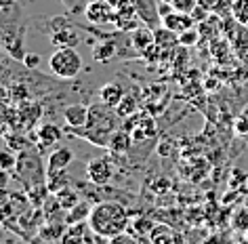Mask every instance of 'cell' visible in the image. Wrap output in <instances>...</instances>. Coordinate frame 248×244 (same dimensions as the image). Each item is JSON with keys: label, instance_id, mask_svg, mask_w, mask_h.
<instances>
[{"label": "cell", "instance_id": "1", "mask_svg": "<svg viewBox=\"0 0 248 244\" xmlns=\"http://www.w3.org/2000/svg\"><path fill=\"white\" fill-rule=\"evenodd\" d=\"M23 38H26V15L17 0H11L0 9V45L11 57L23 61Z\"/></svg>", "mask_w": 248, "mask_h": 244}, {"label": "cell", "instance_id": "2", "mask_svg": "<svg viewBox=\"0 0 248 244\" xmlns=\"http://www.w3.org/2000/svg\"><path fill=\"white\" fill-rule=\"evenodd\" d=\"M89 228L93 234L101 236V238H111L128 231V212L124 211V206H120L118 202H99L91 209L89 215Z\"/></svg>", "mask_w": 248, "mask_h": 244}, {"label": "cell", "instance_id": "3", "mask_svg": "<svg viewBox=\"0 0 248 244\" xmlns=\"http://www.w3.org/2000/svg\"><path fill=\"white\" fill-rule=\"evenodd\" d=\"M118 122H120V116L114 108H108V105H91V114H89V122L84 124L82 129H74L70 133H76L82 139H89V143H95V146L108 147L109 146V137L118 130Z\"/></svg>", "mask_w": 248, "mask_h": 244}, {"label": "cell", "instance_id": "4", "mask_svg": "<svg viewBox=\"0 0 248 244\" xmlns=\"http://www.w3.org/2000/svg\"><path fill=\"white\" fill-rule=\"evenodd\" d=\"M15 177L21 181L23 187L30 190L34 185L46 183V171L40 162V152L36 149V146L23 147L19 154H17V166H15Z\"/></svg>", "mask_w": 248, "mask_h": 244}, {"label": "cell", "instance_id": "5", "mask_svg": "<svg viewBox=\"0 0 248 244\" xmlns=\"http://www.w3.org/2000/svg\"><path fill=\"white\" fill-rule=\"evenodd\" d=\"M53 76L59 80H74L82 72V57L76 49H55L48 59Z\"/></svg>", "mask_w": 248, "mask_h": 244}, {"label": "cell", "instance_id": "6", "mask_svg": "<svg viewBox=\"0 0 248 244\" xmlns=\"http://www.w3.org/2000/svg\"><path fill=\"white\" fill-rule=\"evenodd\" d=\"M30 200L21 192H0V223L13 225L30 209Z\"/></svg>", "mask_w": 248, "mask_h": 244}, {"label": "cell", "instance_id": "7", "mask_svg": "<svg viewBox=\"0 0 248 244\" xmlns=\"http://www.w3.org/2000/svg\"><path fill=\"white\" fill-rule=\"evenodd\" d=\"M51 42L55 49H76L80 42L78 32L70 26L67 17H55L51 26Z\"/></svg>", "mask_w": 248, "mask_h": 244}, {"label": "cell", "instance_id": "8", "mask_svg": "<svg viewBox=\"0 0 248 244\" xmlns=\"http://www.w3.org/2000/svg\"><path fill=\"white\" fill-rule=\"evenodd\" d=\"M114 177V162L108 156L103 158H95L86 164V179L95 185H105L108 181Z\"/></svg>", "mask_w": 248, "mask_h": 244}, {"label": "cell", "instance_id": "9", "mask_svg": "<svg viewBox=\"0 0 248 244\" xmlns=\"http://www.w3.org/2000/svg\"><path fill=\"white\" fill-rule=\"evenodd\" d=\"M61 137H63V130H61L57 124H53V122L40 124L38 130H36V149H38L40 154L51 152V149L57 146V141H61Z\"/></svg>", "mask_w": 248, "mask_h": 244}, {"label": "cell", "instance_id": "10", "mask_svg": "<svg viewBox=\"0 0 248 244\" xmlns=\"http://www.w3.org/2000/svg\"><path fill=\"white\" fill-rule=\"evenodd\" d=\"M133 9L137 11V15L141 17L145 28L156 30L158 26H162V17L158 11V0H131Z\"/></svg>", "mask_w": 248, "mask_h": 244}, {"label": "cell", "instance_id": "11", "mask_svg": "<svg viewBox=\"0 0 248 244\" xmlns=\"http://www.w3.org/2000/svg\"><path fill=\"white\" fill-rule=\"evenodd\" d=\"M84 15H86V19L91 23H95V26H105V23H114L116 11L108 0H91Z\"/></svg>", "mask_w": 248, "mask_h": 244}, {"label": "cell", "instance_id": "12", "mask_svg": "<svg viewBox=\"0 0 248 244\" xmlns=\"http://www.w3.org/2000/svg\"><path fill=\"white\" fill-rule=\"evenodd\" d=\"M114 26L124 32H135V30H139L143 26V21H141V17L137 15V11L133 9V4H128V7H124L120 11H116L114 15Z\"/></svg>", "mask_w": 248, "mask_h": 244}, {"label": "cell", "instance_id": "13", "mask_svg": "<svg viewBox=\"0 0 248 244\" xmlns=\"http://www.w3.org/2000/svg\"><path fill=\"white\" fill-rule=\"evenodd\" d=\"M162 26L172 30L175 34H183L196 26V19L191 17V13H181V11H170L169 15L162 17Z\"/></svg>", "mask_w": 248, "mask_h": 244}, {"label": "cell", "instance_id": "14", "mask_svg": "<svg viewBox=\"0 0 248 244\" xmlns=\"http://www.w3.org/2000/svg\"><path fill=\"white\" fill-rule=\"evenodd\" d=\"M89 114L91 110L86 108L84 103H72L63 110V120L67 124V129L74 130V129H82L86 122H89Z\"/></svg>", "mask_w": 248, "mask_h": 244}, {"label": "cell", "instance_id": "15", "mask_svg": "<svg viewBox=\"0 0 248 244\" xmlns=\"http://www.w3.org/2000/svg\"><path fill=\"white\" fill-rule=\"evenodd\" d=\"M91 228L89 223L82 221V223H74V225H67V229L63 231L59 244H86V240L91 238Z\"/></svg>", "mask_w": 248, "mask_h": 244}, {"label": "cell", "instance_id": "16", "mask_svg": "<svg viewBox=\"0 0 248 244\" xmlns=\"http://www.w3.org/2000/svg\"><path fill=\"white\" fill-rule=\"evenodd\" d=\"M124 95H126V93H124V89L118 82H108L99 89V99H101V103L108 105V108H114V110L120 105Z\"/></svg>", "mask_w": 248, "mask_h": 244}, {"label": "cell", "instance_id": "17", "mask_svg": "<svg viewBox=\"0 0 248 244\" xmlns=\"http://www.w3.org/2000/svg\"><path fill=\"white\" fill-rule=\"evenodd\" d=\"M74 162V152L70 147H57L48 154V164H46V173L51 171H61L67 168Z\"/></svg>", "mask_w": 248, "mask_h": 244}, {"label": "cell", "instance_id": "18", "mask_svg": "<svg viewBox=\"0 0 248 244\" xmlns=\"http://www.w3.org/2000/svg\"><path fill=\"white\" fill-rule=\"evenodd\" d=\"M131 143H133V141H131V135L118 129L116 133L109 137V146H108V149H109L111 154L120 156V154H124V152H128V149H131Z\"/></svg>", "mask_w": 248, "mask_h": 244}, {"label": "cell", "instance_id": "19", "mask_svg": "<svg viewBox=\"0 0 248 244\" xmlns=\"http://www.w3.org/2000/svg\"><path fill=\"white\" fill-rule=\"evenodd\" d=\"M154 42H156L158 49H170L179 45V34H175L172 30L164 28V26H158L154 30Z\"/></svg>", "mask_w": 248, "mask_h": 244}, {"label": "cell", "instance_id": "20", "mask_svg": "<svg viewBox=\"0 0 248 244\" xmlns=\"http://www.w3.org/2000/svg\"><path fill=\"white\" fill-rule=\"evenodd\" d=\"M72 181H70V175H67L65 168H61V171H51L46 173V187L51 194H57L59 190H63L67 187Z\"/></svg>", "mask_w": 248, "mask_h": 244}, {"label": "cell", "instance_id": "21", "mask_svg": "<svg viewBox=\"0 0 248 244\" xmlns=\"http://www.w3.org/2000/svg\"><path fill=\"white\" fill-rule=\"evenodd\" d=\"M118 55V47H116V42L109 38H105L101 45H97L95 49H93V57H95L97 61H101V64H105V61H109L111 57H116Z\"/></svg>", "mask_w": 248, "mask_h": 244}, {"label": "cell", "instance_id": "22", "mask_svg": "<svg viewBox=\"0 0 248 244\" xmlns=\"http://www.w3.org/2000/svg\"><path fill=\"white\" fill-rule=\"evenodd\" d=\"M91 209L93 206L89 204V202H78L76 206H74L72 211H67L65 212V221H67V225H74V223H82V221H89V215H91Z\"/></svg>", "mask_w": 248, "mask_h": 244}, {"label": "cell", "instance_id": "23", "mask_svg": "<svg viewBox=\"0 0 248 244\" xmlns=\"http://www.w3.org/2000/svg\"><path fill=\"white\" fill-rule=\"evenodd\" d=\"M55 198H57V202L63 206L65 211H72L78 202H82V198L78 196V192H76V190H72L70 185L63 187V190H59L57 194H55Z\"/></svg>", "mask_w": 248, "mask_h": 244}, {"label": "cell", "instance_id": "24", "mask_svg": "<svg viewBox=\"0 0 248 244\" xmlns=\"http://www.w3.org/2000/svg\"><path fill=\"white\" fill-rule=\"evenodd\" d=\"M229 11H232V17L235 19V23L248 28V0H232Z\"/></svg>", "mask_w": 248, "mask_h": 244}, {"label": "cell", "instance_id": "25", "mask_svg": "<svg viewBox=\"0 0 248 244\" xmlns=\"http://www.w3.org/2000/svg\"><path fill=\"white\" fill-rule=\"evenodd\" d=\"M137 108H139L137 99H135L133 95H124V99L120 101V105L116 108V112H118V116H120V118H128V116L137 114Z\"/></svg>", "mask_w": 248, "mask_h": 244}, {"label": "cell", "instance_id": "26", "mask_svg": "<svg viewBox=\"0 0 248 244\" xmlns=\"http://www.w3.org/2000/svg\"><path fill=\"white\" fill-rule=\"evenodd\" d=\"M150 240H152V244H172V234L169 228H162V225L158 228L156 225L150 234Z\"/></svg>", "mask_w": 248, "mask_h": 244}, {"label": "cell", "instance_id": "27", "mask_svg": "<svg viewBox=\"0 0 248 244\" xmlns=\"http://www.w3.org/2000/svg\"><path fill=\"white\" fill-rule=\"evenodd\" d=\"M232 225H233L235 231H240V234H248V211L246 209L235 211V215L232 219Z\"/></svg>", "mask_w": 248, "mask_h": 244}, {"label": "cell", "instance_id": "28", "mask_svg": "<svg viewBox=\"0 0 248 244\" xmlns=\"http://www.w3.org/2000/svg\"><path fill=\"white\" fill-rule=\"evenodd\" d=\"M61 4L65 7V11L70 15H80V13H84L86 7H89V2L91 0H59Z\"/></svg>", "mask_w": 248, "mask_h": 244}, {"label": "cell", "instance_id": "29", "mask_svg": "<svg viewBox=\"0 0 248 244\" xmlns=\"http://www.w3.org/2000/svg\"><path fill=\"white\" fill-rule=\"evenodd\" d=\"M17 166V156L11 149H0V171H15Z\"/></svg>", "mask_w": 248, "mask_h": 244}, {"label": "cell", "instance_id": "30", "mask_svg": "<svg viewBox=\"0 0 248 244\" xmlns=\"http://www.w3.org/2000/svg\"><path fill=\"white\" fill-rule=\"evenodd\" d=\"M202 9H206L208 13H223V7H227V0H198Z\"/></svg>", "mask_w": 248, "mask_h": 244}, {"label": "cell", "instance_id": "31", "mask_svg": "<svg viewBox=\"0 0 248 244\" xmlns=\"http://www.w3.org/2000/svg\"><path fill=\"white\" fill-rule=\"evenodd\" d=\"M175 11H181V13H191L198 7V0H169Z\"/></svg>", "mask_w": 248, "mask_h": 244}, {"label": "cell", "instance_id": "32", "mask_svg": "<svg viewBox=\"0 0 248 244\" xmlns=\"http://www.w3.org/2000/svg\"><path fill=\"white\" fill-rule=\"evenodd\" d=\"M196 40H198V32L194 28L187 30V32H183V34H179V45H183V47L196 45Z\"/></svg>", "mask_w": 248, "mask_h": 244}, {"label": "cell", "instance_id": "33", "mask_svg": "<svg viewBox=\"0 0 248 244\" xmlns=\"http://www.w3.org/2000/svg\"><path fill=\"white\" fill-rule=\"evenodd\" d=\"M109 244H141V242H139V238H135L133 234H128V231H124V234L116 236V238H111Z\"/></svg>", "mask_w": 248, "mask_h": 244}, {"label": "cell", "instance_id": "34", "mask_svg": "<svg viewBox=\"0 0 248 244\" xmlns=\"http://www.w3.org/2000/svg\"><path fill=\"white\" fill-rule=\"evenodd\" d=\"M23 65H26L30 72H36V70H38V65H40V55L28 53L26 57H23Z\"/></svg>", "mask_w": 248, "mask_h": 244}, {"label": "cell", "instance_id": "35", "mask_svg": "<svg viewBox=\"0 0 248 244\" xmlns=\"http://www.w3.org/2000/svg\"><path fill=\"white\" fill-rule=\"evenodd\" d=\"M0 103H13V99H11V91L9 86H0Z\"/></svg>", "mask_w": 248, "mask_h": 244}, {"label": "cell", "instance_id": "36", "mask_svg": "<svg viewBox=\"0 0 248 244\" xmlns=\"http://www.w3.org/2000/svg\"><path fill=\"white\" fill-rule=\"evenodd\" d=\"M235 130H238L240 135L248 133V120H246V118H238V122H235Z\"/></svg>", "mask_w": 248, "mask_h": 244}, {"label": "cell", "instance_id": "37", "mask_svg": "<svg viewBox=\"0 0 248 244\" xmlns=\"http://www.w3.org/2000/svg\"><path fill=\"white\" fill-rule=\"evenodd\" d=\"M9 175H11L9 171H0V192L7 190V185H9V181H11Z\"/></svg>", "mask_w": 248, "mask_h": 244}, {"label": "cell", "instance_id": "38", "mask_svg": "<svg viewBox=\"0 0 248 244\" xmlns=\"http://www.w3.org/2000/svg\"><path fill=\"white\" fill-rule=\"evenodd\" d=\"M108 2L114 7V11H120L124 7H128V4H131V0H108Z\"/></svg>", "mask_w": 248, "mask_h": 244}, {"label": "cell", "instance_id": "39", "mask_svg": "<svg viewBox=\"0 0 248 244\" xmlns=\"http://www.w3.org/2000/svg\"><path fill=\"white\" fill-rule=\"evenodd\" d=\"M86 244H109V240H108V238L97 236V234H91V238L86 240Z\"/></svg>", "mask_w": 248, "mask_h": 244}, {"label": "cell", "instance_id": "40", "mask_svg": "<svg viewBox=\"0 0 248 244\" xmlns=\"http://www.w3.org/2000/svg\"><path fill=\"white\" fill-rule=\"evenodd\" d=\"M7 110H9L7 103H0V124H7Z\"/></svg>", "mask_w": 248, "mask_h": 244}, {"label": "cell", "instance_id": "41", "mask_svg": "<svg viewBox=\"0 0 248 244\" xmlns=\"http://www.w3.org/2000/svg\"><path fill=\"white\" fill-rule=\"evenodd\" d=\"M246 187H248V179H246Z\"/></svg>", "mask_w": 248, "mask_h": 244}, {"label": "cell", "instance_id": "42", "mask_svg": "<svg viewBox=\"0 0 248 244\" xmlns=\"http://www.w3.org/2000/svg\"><path fill=\"white\" fill-rule=\"evenodd\" d=\"M0 229H2V223H0Z\"/></svg>", "mask_w": 248, "mask_h": 244}, {"label": "cell", "instance_id": "43", "mask_svg": "<svg viewBox=\"0 0 248 244\" xmlns=\"http://www.w3.org/2000/svg\"><path fill=\"white\" fill-rule=\"evenodd\" d=\"M246 240H248V234H246Z\"/></svg>", "mask_w": 248, "mask_h": 244}]
</instances>
